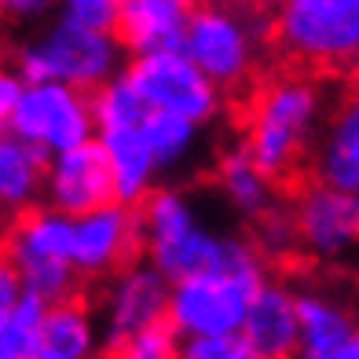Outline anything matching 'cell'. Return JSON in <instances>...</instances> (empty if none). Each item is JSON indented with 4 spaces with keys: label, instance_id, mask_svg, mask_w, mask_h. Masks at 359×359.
<instances>
[{
    "label": "cell",
    "instance_id": "1",
    "mask_svg": "<svg viewBox=\"0 0 359 359\" xmlns=\"http://www.w3.org/2000/svg\"><path fill=\"white\" fill-rule=\"evenodd\" d=\"M323 128V88L308 74H279L264 81L246 107L242 147L275 187L301 180Z\"/></svg>",
    "mask_w": 359,
    "mask_h": 359
},
{
    "label": "cell",
    "instance_id": "2",
    "mask_svg": "<svg viewBox=\"0 0 359 359\" xmlns=\"http://www.w3.org/2000/svg\"><path fill=\"white\" fill-rule=\"evenodd\" d=\"M264 279V257L257 253V246L238 238V246L220 264L187 275L180 283H169L165 326L176 337L238 334Z\"/></svg>",
    "mask_w": 359,
    "mask_h": 359
},
{
    "label": "cell",
    "instance_id": "3",
    "mask_svg": "<svg viewBox=\"0 0 359 359\" xmlns=\"http://www.w3.org/2000/svg\"><path fill=\"white\" fill-rule=\"evenodd\" d=\"M268 41L271 15L260 0H205L191 8L180 52L220 92H235L253 81Z\"/></svg>",
    "mask_w": 359,
    "mask_h": 359
},
{
    "label": "cell",
    "instance_id": "4",
    "mask_svg": "<svg viewBox=\"0 0 359 359\" xmlns=\"http://www.w3.org/2000/svg\"><path fill=\"white\" fill-rule=\"evenodd\" d=\"M136 217L140 253H147V264L169 283H180L187 275L220 264L238 246V238H227L209 224H202L198 209L176 187H154L136 205Z\"/></svg>",
    "mask_w": 359,
    "mask_h": 359
},
{
    "label": "cell",
    "instance_id": "5",
    "mask_svg": "<svg viewBox=\"0 0 359 359\" xmlns=\"http://www.w3.org/2000/svg\"><path fill=\"white\" fill-rule=\"evenodd\" d=\"M271 44L301 70H352L359 62V0H279Z\"/></svg>",
    "mask_w": 359,
    "mask_h": 359
},
{
    "label": "cell",
    "instance_id": "6",
    "mask_svg": "<svg viewBox=\"0 0 359 359\" xmlns=\"http://www.w3.org/2000/svg\"><path fill=\"white\" fill-rule=\"evenodd\" d=\"M70 238H74V217L59 213V209L29 205L22 213H15L8 231L0 235V246H4V257L19 275V286L26 297H37L41 304H55L77 293Z\"/></svg>",
    "mask_w": 359,
    "mask_h": 359
},
{
    "label": "cell",
    "instance_id": "7",
    "mask_svg": "<svg viewBox=\"0 0 359 359\" xmlns=\"http://www.w3.org/2000/svg\"><path fill=\"white\" fill-rule=\"evenodd\" d=\"M121 55H125V48L114 34L59 19L48 26V34L29 41L19 52V77L55 81V85L95 92L110 77L121 74Z\"/></svg>",
    "mask_w": 359,
    "mask_h": 359
},
{
    "label": "cell",
    "instance_id": "8",
    "mask_svg": "<svg viewBox=\"0 0 359 359\" xmlns=\"http://www.w3.org/2000/svg\"><path fill=\"white\" fill-rule=\"evenodd\" d=\"M92 92L55 81H26L11 114V136L34 147L37 154L55 158L70 147L92 140Z\"/></svg>",
    "mask_w": 359,
    "mask_h": 359
},
{
    "label": "cell",
    "instance_id": "9",
    "mask_svg": "<svg viewBox=\"0 0 359 359\" xmlns=\"http://www.w3.org/2000/svg\"><path fill=\"white\" fill-rule=\"evenodd\" d=\"M125 81L133 85L147 110L176 114V118H187L194 125H209L224 107V92L180 48L136 55L133 67L125 70Z\"/></svg>",
    "mask_w": 359,
    "mask_h": 359
},
{
    "label": "cell",
    "instance_id": "10",
    "mask_svg": "<svg viewBox=\"0 0 359 359\" xmlns=\"http://www.w3.org/2000/svg\"><path fill=\"white\" fill-rule=\"evenodd\" d=\"M140 257V217L136 205L107 202L74 217L70 264L77 279H110Z\"/></svg>",
    "mask_w": 359,
    "mask_h": 359
},
{
    "label": "cell",
    "instance_id": "11",
    "mask_svg": "<svg viewBox=\"0 0 359 359\" xmlns=\"http://www.w3.org/2000/svg\"><path fill=\"white\" fill-rule=\"evenodd\" d=\"M297 246L312 257H345L359 246V191H337L319 180L301 184L290 209Z\"/></svg>",
    "mask_w": 359,
    "mask_h": 359
},
{
    "label": "cell",
    "instance_id": "12",
    "mask_svg": "<svg viewBox=\"0 0 359 359\" xmlns=\"http://www.w3.org/2000/svg\"><path fill=\"white\" fill-rule=\"evenodd\" d=\"M169 308V279L151 264H128L118 275H110V286L103 293V337L107 348L121 345L125 337H136L151 326L165 323Z\"/></svg>",
    "mask_w": 359,
    "mask_h": 359
},
{
    "label": "cell",
    "instance_id": "13",
    "mask_svg": "<svg viewBox=\"0 0 359 359\" xmlns=\"http://www.w3.org/2000/svg\"><path fill=\"white\" fill-rule=\"evenodd\" d=\"M44 194H48V209H59L67 217H81L88 209H100L114 198V180L107 154L95 140H85L62 151L55 158H48L44 165Z\"/></svg>",
    "mask_w": 359,
    "mask_h": 359
},
{
    "label": "cell",
    "instance_id": "14",
    "mask_svg": "<svg viewBox=\"0 0 359 359\" xmlns=\"http://www.w3.org/2000/svg\"><path fill=\"white\" fill-rule=\"evenodd\" d=\"M312 180L337 191H359V85L341 95L312 147Z\"/></svg>",
    "mask_w": 359,
    "mask_h": 359
},
{
    "label": "cell",
    "instance_id": "15",
    "mask_svg": "<svg viewBox=\"0 0 359 359\" xmlns=\"http://www.w3.org/2000/svg\"><path fill=\"white\" fill-rule=\"evenodd\" d=\"M242 337L264 359H293L297 355V293L283 283L264 279L242 319Z\"/></svg>",
    "mask_w": 359,
    "mask_h": 359
},
{
    "label": "cell",
    "instance_id": "16",
    "mask_svg": "<svg viewBox=\"0 0 359 359\" xmlns=\"http://www.w3.org/2000/svg\"><path fill=\"white\" fill-rule=\"evenodd\" d=\"M191 0H125L114 37L133 55L172 52L184 41Z\"/></svg>",
    "mask_w": 359,
    "mask_h": 359
},
{
    "label": "cell",
    "instance_id": "17",
    "mask_svg": "<svg viewBox=\"0 0 359 359\" xmlns=\"http://www.w3.org/2000/svg\"><path fill=\"white\" fill-rule=\"evenodd\" d=\"M95 352H100V326L85 301L67 297L44 304L29 359H95Z\"/></svg>",
    "mask_w": 359,
    "mask_h": 359
},
{
    "label": "cell",
    "instance_id": "18",
    "mask_svg": "<svg viewBox=\"0 0 359 359\" xmlns=\"http://www.w3.org/2000/svg\"><path fill=\"white\" fill-rule=\"evenodd\" d=\"M352 330H355V319L337 297L316 290L297 293V355L293 359H316L330 352Z\"/></svg>",
    "mask_w": 359,
    "mask_h": 359
},
{
    "label": "cell",
    "instance_id": "19",
    "mask_svg": "<svg viewBox=\"0 0 359 359\" xmlns=\"http://www.w3.org/2000/svg\"><path fill=\"white\" fill-rule=\"evenodd\" d=\"M217 187L224 202L246 220H260L268 209H275V184L257 169L246 147H235L217 161Z\"/></svg>",
    "mask_w": 359,
    "mask_h": 359
},
{
    "label": "cell",
    "instance_id": "20",
    "mask_svg": "<svg viewBox=\"0 0 359 359\" xmlns=\"http://www.w3.org/2000/svg\"><path fill=\"white\" fill-rule=\"evenodd\" d=\"M140 128H143L147 151H151L158 172H169L176 165H184L194 154L198 133H202V125H194L187 118H176V114H161V110H147Z\"/></svg>",
    "mask_w": 359,
    "mask_h": 359
},
{
    "label": "cell",
    "instance_id": "21",
    "mask_svg": "<svg viewBox=\"0 0 359 359\" xmlns=\"http://www.w3.org/2000/svg\"><path fill=\"white\" fill-rule=\"evenodd\" d=\"M41 316H44V304L37 297H26L22 293L15 301V308L0 319V359H29L34 355Z\"/></svg>",
    "mask_w": 359,
    "mask_h": 359
},
{
    "label": "cell",
    "instance_id": "22",
    "mask_svg": "<svg viewBox=\"0 0 359 359\" xmlns=\"http://www.w3.org/2000/svg\"><path fill=\"white\" fill-rule=\"evenodd\" d=\"M176 359H264L242 334H213V337H180Z\"/></svg>",
    "mask_w": 359,
    "mask_h": 359
},
{
    "label": "cell",
    "instance_id": "23",
    "mask_svg": "<svg viewBox=\"0 0 359 359\" xmlns=\"http://www.w3.org/2000/svg\"><path fill=\"white\" fill-rule=\"evenodd\" d=\"M176 341L180 337L161 323L136 337H125L121 345H110V359H176Z\"/></svg>",
    "mask_w": 359,
    "mask_h": 359
},
{
    "label": "cell",
    "instance_id": "24",
    "mask_svg": "<svg viewBox=\"0 0 359 359\" xmlns=\"http://www.w3.org/2000/svg\"><path fill=\"white\" fill-rule=\"evenodd\" d=\"M121 4L125 0H62V19H70L77 26H88V29L114 34V29H118Z\"/></svg>",
    "mask_w": 359,
    "mask_h": 359
},
{
    "label": "cell",
    "instance_id": "25",
    "mask_svg": "<svg viewBox=\"0 0 359 359\" xmlns=\"http://www.w3.org/2000/svg\"><path fill=\"white\" fill-rule=\"evenodd\" d=\"M22 85L26 81L15 70L0 67V136H11V114H15V103L22 95Z\"/></svg>",
    "mask_w": 359,
    "mask_h": 359
},
{
    "label": "cell",
    "instance_id": "26",
    "mask_svg": "<svg viewBox=\"0 0 359 359\" xmlns=\"http://www.w3.org/2000/svg\"><path fill=\"white\" fill-rule=\"evenodd\" d=\"M22 297V286H19V275H15V268H11V260L4 257V246H0V319H4L11 308H15V301Z\"/></svg>",
    "mask_w": 359,
    "mask_h": 359
},
{
    "label": "cell",
    "instance_id": "27",
    "mask_svg": "<svg viewBox=\"0 0 359 359\" xmlns=\"http://www.w3.org/2000/svg\"><path fill=\"white\" fill-rule=\"evenodd\" d=\"M55 4H62V0H0V11L8 15V19H41V15H48Z\"/></svg>",
    "mask_w": 359,
    "mask_h": 359
},
{
    "label": "cell",
    "instance_id": "28",
    "mask_svg": "<svg viewBox=\"0 0 359 359\" xmlns=\"http://www.w3.org/2000/svg\"><path fill=\"white\" fill-rule=\"evenodd\" d=\"M316 359H359V326L355 330L341 341L337 348H330V352H323V355H316Z\"/></svg>",
    "mask_w": 359,
    "mask_h": 359
}]
</instances>
